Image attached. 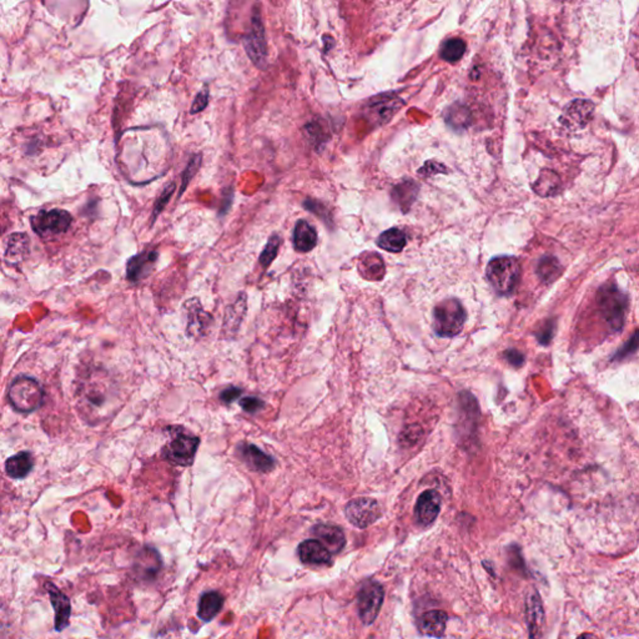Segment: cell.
I'll return each instance as SVG.
<instances>
[{
    "instance_id": "cell-27",
    "label": "cell",
    "mask_w": 639,
    "mask_h": 639,
    "mask_svg": "<svg viewBox=\"0 0 639 639\" xmlns=\"http://www.w3.org/2000/svg\"><path fill=\"white\" fill-rule=\"evenodd\" d=\"M465 50H466V43L463 42L462 39L460 38L448 39L447 42L443 43V45L441 47V58L448 63H453L463 57Z\"/></svg>"
},
{
    "instance_id": "cell-1",
    "label": "cell",
    "mask_w": 639,
    "mask_h": 639,
    "mask_svg": "<svg viewBox=\"0 0 639 639\" xmlns=\"http://www.w3.org/2000/svg\"><path fill=\"white\" fill-rule=\"evenodd\" d=\"M45 392L42 385L30 376L14 378L8 390L11 407L21 414H32L44 402Z\"/></svg>"
},
{
    "instance_id": "cell-37",
    "label": "cell",
    "mask_w": 639,
    "mask_h": 639,
    "mask_svg": "<svg viewBox=\"0 0 639 639\" xmlns=\"http://www.w3.org/2000/svg\"><path fill=\"white\" fill-rule=\"evenodd\" d=\"M504 357L514 366H521L524 361V355L521 352L516 351V350H509V351L504 352Z\"/></svg>"
},
{
    "instance_id": "cell-11",
    "label": "cell",
    "mask_w": 639,
    "mask_h": 639,
    "mask_svg": "<svg viewBox=\"0 0 639 639\" xmlns=\"http://www.w3.org/2000/svg\"><path fill=\"white\" fill-rule=\"evenodd\" d=\"M442 498L436 490H427L419 494L414 507L416 519L421 526L434 524L441 512Z\"/></svg>"
},
{
    "instance_id": "cell-4",
    "label": "cell",
    "mask_w": 639,
    "mask_h": 639,
    "mask_svg": "<svg viewBox=\"0 0 639 639\" xmlns=\"http://www.w3.org/2000/svg\"><path fill=\"white\" fill-rule=\"evenodd\" d=\"M199 446V437L185 434L181 429H178V432L173 434L168 443L164 446V460L174 466H191Z\"/></svg>"
},
{
    "instance_id": "cell-34",
    "label": "cell",
    "mask_w": 639,
    "mask_h": 639,
    "mask_svg": "<svg viewBox=\"0 0 639 639\" xmlns=\"http://www.w3.org/2000/svg\"><path fill=\"white\" fill-rule=\"evenodd\" d=\"M240 406H242V409L247 412V414H256L259 412L260 409H264V401L260 400V398L254 397V396H250V397H244L240 400Z\"/></svg>"
},
{
    "instance_id": "cell-12",
    "label": "cell",
    "mask_w": 639,
    "mask_h": 639,
    "mask_svg": "<svg viewBox=\"0 0 639 639\" xmlns=\"http://www.w3.org/2000/svg\"><path fill=\"white\" fill-rule=\"evenodd\" d=\"M237 455L245 465L252 471L260 473H268L275 468V460L268 456L264 451L260 450L257 446L247 442H242L237 445Z\"/></svg>"
},
{
    "instance_id": "cell-7",
    "label": "cell",
    "mask_w": 639,
    "mask_h": 639,
    "mask_svg": "<svg viewBox=\"0 0 639 639\" xmlns=\"http://www.w3.org/2000/svg\"><path fill=\"white\" fill-rule=\"evenodd\" d=\"M244 47L249 58L257 68H264L268 58V44L265 39V30L262 26L260 11L254 9L251 18V26L244 38Z\"/></svg>"
},
{
    "instance_id": "cell-26",
    "label": "cell",
    "mask_w": 639,
    "mask_h": 639,
    "mask_svg": "<svg viewBox=\"0 0 639 639\" xmlns=\"http://www.w3.org/2000/svg\"><path fill=\"white\" fill-rule=\"evenodd\" d=\"M417 193L419 186L414 181H404L393 189V199L400 204L404 211H407L417 198Z\"/></svg>"
},
{
    "instance_id": "cell-18",
    "label": "cell",
    "mask_w": 639,
    "mask_h": 639,
    "mask_svg": "<svg viewBox=\"0 0 639 639\" xmlns=\"http://www.w3.org/2000/svg\"><path fill=\"white\" fill-rule=\"evenodd\" d=\"M545 622V612L537 591L529 594L527 598V623H528L529 639H541L542 627Z\"/></svg>"
},
{
    "instance_id": "cell-36",
    "label": "cell",
    "mask_w": 639,
    "mask_h": 639,
    "mask_svg": "<svg viewBox=\"0 0 639 639\" xmlns=\"http://www.w3.org/2000/svg\"><path fill=\"white\" fill-rule=\"evenodd\" d=\"M242 393V391L240 388L230 386V388H226L220 393V400L225 404H231V402L235 401L236 398L240 397Z\"/></svg>"
},
{
    "instance_id": "cell-13",
    "label": "cell",
    "mask_w": 639,
    "mask_h": 639,
    "mask_svg": "<svg viewBox=\"0 0 639 639\" xmlns=\"http://www.w3.org/2000/svg\"><path fill=\"white\" fill-rule=\"evenodd\" d=\"M402 105V100L393 93L383 94L373 98L367 105L366 111L375 124H383L388 123L393 114L400 109Z\"/></svg>"
},
{
    "instance_id": "cell-3",
    "label": "cell",
    "mask_w": 639,
    "mask_h": 639,
    "mask_svg": "<svg viewBox=\"0 0 639 639\" xmlns=\"http://www.w3.org/2000/svg\"><path fill=\"white\" fill-rule=\"evenodd\" d=\"M466 311L456 299L442 301L434 309V330L441 337L458 335L465 326Z\"/></svg>"
},
{
    "instance_id": "cell-14",
    "label": "cell",
    "mask_w": 639,
    "mask_h": 639,
    "mask_svg": "<svg viewBox=\"0 0 639 639\" xmlns=\"http://www.w3.org/2000/svg\"><path fill=\"white\" fill-rule=\"evenodd\" d=\"M159 254L155 250H145L130 257L126 264V278L132 283L147 278L157 261Z\"/></svg>"
},
{
    "instance_id": "cell-17",
    "label": "cell",
    "mask_w": 639,
    "mask_h": 639,
    "mask_svg": "<svg viewBox=\"0 0 639 639\" xmlns=\"http://www.w3.org/2000/svg\"><path fill=\"white\" fill-rule=\"evenodd\" d=\"M311 533L325 545L331 553H339L346 545V538L342 529L332 524H317Z\"/></svg>"
},
{
    "instance_id": "cell-19",
    "label": "cell",
    "mask_w": 639,
    "mask_h": 639,
    "mask_svg": "<svg viewBox=\"0 0 639 639\" xmlns=\"http://www.w3.org/2000/svg\"><path fill=\"white\" fill-rule=\"evenodd\" d=\"M300 560L306 565H326L331 561V552L317 540L304 541L298 548Z\"/></svg>"
},
{
    "instance_id": "cell-20",
    "label": "cell",
    "mask_w": 639,
    "mask_h": 639,
    "mask_svg": "<svg viewBox=\"0 0 639 639\" xmlns=\"http://www.w3.org/2000/svg\"><path fill=\"white\" fill-rule=\"evenodd\" d=\"M447 614L443 611H430L421 616L419 629L421 633L434 638H442L447 626Z\"/></svg>"
},
{
    "instance_id": "cell-38",
    "label": "cell",
    "mask_w": 639,
    "mask_h": 639,
    "mask_svg": "<svg viewBox=\"0 0 639 639\" xmlns=\"http://www.w3.org/2000/svg\"><path fill=\"white\" fill-rule=\"evenodd\" d=\"M577 639H599V638H598L597 635H594V634H592V633H583V634H581V635H579V637H578V638H577Z\"/></svg>"
},
{
    "instance_id": "cell-31",
    "label": "cell",
    "mask_w": 639,
    "mask_h": 639,
    "mask_svg": "<svg viewBox=\"0 0 639 639\" xmlns=\"http://www.w3.org/2000/svg\"><path fill=\"white\" fill-rule=\"evenodd\" d=\"M281 244V237L278 235H273L268 239L266 247L264 249V251L260 255L259 261L262 265V268H268L273 264L275 257L278 256V249Z\"/></svg>"
},
{
    "instance_id": "cell-16",
    "label": "cell",
    "mask_w": 639,
    "mask_h": 639,
    "mask_svg": "<svg viewBox=\"0 0 639 639\" xmlns=\"http://www.w3.org/2000/svg\"><path fill=\"white\" fill-rule=\"evenodd\" d=\"M45 588L49 593L52 607L55 609V629L60 632L69 626V619L72 614L70 599L62 591H59V588L52 584V582H47Z\"/></svg>"
},
{
    "instance_id": "cell-22",
    "label": "cell",
    "mask_w": 639,
    "mask_h": 639,
    "mask_svg": "<svg viewBox=\"0 0 639 639\" xmlns=\"http://www.w3.org/2000/svg\"><path fill=\"white\" fill-rule=\"evenodd\" d=\"M293 242L298 251H311L317 244V232L315 230L314 226L310 225L307 221H298V224L295 226Z\"/></svg>"
},
{
    "instance_id": "cell-30",
    "label": "cell",
    "mask_w": 639,
    "mask_h": 639,
    "mask_svg": "<svg viewBox=\"0 0 639 639\" xmlns=\"http://www.w3.org/2000/svg\"><path fill=\"white\" fill-rule=\"evenodd\" d=\"M201 160H203V155H201V154H195V155H193L191 159H190L189 163H188L186 168H185L183 174H181V188H180V191H179L178 199H180V198L183 196L190 181L193 180V178L196 175V173L199 171L200 166H201Z\"/></svg>"
},
{
    "instance_id": "cell-25",
    "label": "cell",
    "mask_w": 639,
    "mask_h": 639,
    "mask_svg": "<svg viewBox=\"0 0 639 639\" xmlns=\"http://www.w3.org/2000/svg\"><path fill=\"white\" fill-rule=\"evenodd\" d=\"M407 244L406 234L398 227L388 229L378 237V247L388 252H400L404 250Z\"/></svg>"
},
{
    "instance_id": "cell-32",
    "label": "cell",
    "mask_w": 639,
    "mask_h": 639,
    "mask_svg": "<svg viewBox=\"0 0 639 639\" xmlns=\"http://www.w3.org/2000/svg\"><path fill=\"white\" fill-rule=\"evenodd\" d=\"M560 265L555 257H543L538 264V275L545 281H552L558 275Z\"/></svg>"
},
{
    "instance_id": "cell-35",
    "label": "cell",
    "mask_w": 639,
    "mask_h": 639,
    "mask_svg": "<svg viewBox=\"0 0 639 639\" xmlns=\"http://www.w3.org/2000/svg\"><path fill=\"white\" fill-rule=\"evenodd\" d=\"M209 95L210 91L208 88H204V89L201 90L199 94L196 95L194 103L191 105L190 113H191V114H196V113L204 111L205 108L209 104Z\"/></svg>"
},
{
    "instance_id": "cell-28",
    "label": "cell",
    "mask_w": 639,
    "mask_h": 639,
    "mask_svg": "<svg viewBox=\"0 0 639 639\" xmlns=\"http://www.w3.org/2000/svg\"><path fill=\"white\" fill-rule=\"evenodd\" d=\"M558 185H560L558 176L553 171L545 170L541 174L540 178L533 188L537 194L542 195V196H550V195H555L557 193Z\"/></svg>"
},
{
    "instance_id": "cell-15",
    "label": "cell",
    "mask_w": 639,
    "mask_h": 639,
    "mask_svg": "<svg viewBox=\"0 0 639 639\" xmlns=\"http://www.w3.org/2000/svg\"><path fill=\"white\" fill-rule=\"evenodd\" d=\"M185 309L188 310V312H186L188 336L195 337V339H198L200 336H204L206 330L209 329L211 316L208 312H205L198 299L186 301Z\"/></svg>"
},
{
    "instance_id": "cell-5",
    "label": "cell",
    "mask_w": 639,
    "mask_h": 639,
    "mask_svg": "<svg viewBox=\"0 0 639 639\" xmlns=\"http://www.w3.org/2000/svg\"><path fill=\"white\" fill-rule=\"evenodd\" d=\"M73 224V216L67 210H40L30 217V225L37 235L44 239L63 235Z\"/></svg>"
},
{
    "instance_id": "cell-2",
    "label": "cell",
    "mask_w": 639,
    "mask_h": 639,
    "mask_svg": "<svg viewBox=\"0 0 639 639\" xmlns=\"http://www.w3.org/2000/svg\"><path fill=\"white\" fill-rule=\"evenodd\" d=\"M521 266L516 257L497 256L488 262L486 276L499 295H509L519 283Z\"/></svg>"
},
{
    "instance_id": "cell-10",
    "label": "cell",
    "mask_w": 639,
    "mask_h": 639,
    "mask_svg": "<svg viewBox=\"0 0 639 639\" xmlns=\"http://www.w3.org/2000/svg\"><path fill=\"white\" fill-rule=\"evenodd\" d=\"M594 111V104L586 99L573 100L571 104L567 105L566 109L561 116V124L568 130H578L587 125Z\"/></svg>"
},
{
    "instance_id": "cell-6",
    "label": "cell",
    "mask_w": 639,
    "mask_h": 639,
    "mask_svg": "<svg viewBox=\"0 0 639 639\" xmlns=\"http://www.w3.org/2000/svg\"><path fill=\"white\" fill-rule=\"evenodd\" d=\"M598 305L609 326L613 330H619L623 324L624 310L627 307L626 296L618 288L606 286L598 294Z\"/></svg>"
},
{
    "instance_id": "cell-9",
    "label": "cell",
    "mask_w": 639,
    "mask_h": 639,
    "mask_svg": "<svg viewBox=\"0 0 639 639\" xmlns=\"http://www.w3.org/2000/svg\"><path fill=\"white\" fill-rule=\"evenodd\" d=\"M385 591L378 582L370 581L361 588L357 596V608L362 623L372 624L383 607Z\"/></svg>"
},
{
    "instance_id": "cell-23",
    "label": "cell",
    "mask_w": 639,
    "mask_h": 639,
    "mask_svg": "<svg viewBox=\"0 0 639 639\" xmlns=\"http://www.w3.org/2000/svg\"><path fill=\"white\" fill-rule=\"evenodd\" d=\"M34 467V458L30 452H19L14 456L9 457L6 461V472L11 478H24L32 472Z\"/></svg>"
},
{
    "instance_id": "cell-21",
    "label": "cell",
    "mask_w": 639,
    "mask_h": 639,
    "mask_svg": "<svg viewBox=\"0 0 639 639\" xmlns=\"http://www.w3.org/2000/svg\"><path fill=\"white\" fill-rule=\"evenodd\" d=\"M30 250L29 237L24 232H16L8 237L6 249V259L9 264H19L23 261Z\"/></svg>"
},
{
    "instance_id": "cell-24",
    "label": "cell",
    "mask_w": 639,
    "mask_h": 639,
    "mask_svg": "<svg viewBox=\"0 0 639 639\" xmlns=\"http://www.w3.org/2000/svg\"><path fill=\"white\" fill-rule=\"evenodd\" d=\"M222 607H224V597L221 596L220 593L215 592V591L204 593L200 598L198 616L205 622H209L220 613Z\"/></svg>"
},
{
    "instance_id": "cell-8",
    "label": "cell",
    "mask_w": 639,
    "mask_h": 639,
    "mask_svg": "<svg viewBox=\"0 0 639 639\" xmlns=\"http://www.w3.org/2000/svg\"><path fill=\"white\" fill-rule=\"evenodd\" d=\"M345 514L349 522L357 528H367L381 519L383 511L376 499L358 497L346 504Z\"/></svg>"
},
{
    "instance_id": "cell-33",
    "label": "cell",
    "mask_w": 639,
    "mask_h": 639,
    "mask_svg": "<svg viewBox=\"0 0 639 639\" xmlns=\"http://www.w3.org/2000/svg\"><path fill=\"white\" fill-rule=\"evenodd\" d=\"M175 190H176V183H168V185L164 188L163 193L157 198L155 206H154V213H152V222L157 220L159 214L163 213L164 208L169 204V201L171 199V196H173L174 193H175Z\"/></svg>"
},
{
    "instance_id": "cell-29",
    "label": "cell",
    "mask_w": 639,
    "mask_h": 639,
    "mask_svg": "<svg viewBox=\"0 0 639 639\" xmlns=\"http://www.w3.org/2000/svg\"><path fill=\"white\" fill-rule=\"evenodd\" d=\"M446 120L448 124L456 128V129H463L467 128L470 124V111L462 105H453L451 109L447 111Z\"/></svg>"
}]
</instances>
